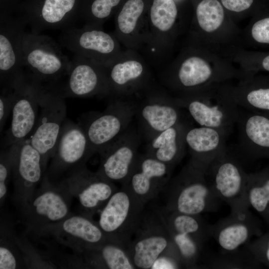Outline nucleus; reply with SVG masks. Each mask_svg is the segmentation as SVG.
<instances>
[{
	"label": "nucleus",
	"mask_w": 269,
	"mask_h": 269,
	"mask_svg": "<svg viewBox=\"0 0 269 269\" xmlns=\"http://www.w3.org/2000/svg\"><path fill=\"white\" fill-rule=\"evenodd\" d=\"M196 16L200 27L207 32H212L222 24L224 9L218 0H202L197 7Z\"/></svg>",
	"instance_id": "30"
},
{
	"label": "nucleus",
	"mask_w": 269,
	"mask_h": 269,
	"mask_svg": "<svg viewBox=\"0 0 269 269\" xmlns=\"http://www.w3.org/2000/svg\"><path fill=\"white\" fill-rule=\"evenodd\" d=\"M177 248L183 267H196L203 243L211 233L200 215L169 211L163 207L155 209Z\"/></svg>",
	"instance_id": "8"
},
{
	"label": "nucleus",
	"mask_w": 269,
	"mask_h": 269,
	"mask_svg": "<svg viewBox=\"0 0 269 269\" xmlns=\"http://www.w3.org/2000/svg\"><path fill=\"white\" fill-rule=\"evenodd\" d=\"M205 174L217 197L228 203L232 209L248 207L245 198L247 173L227 148L212 162Z\"/></svg>",
	"instance_id": "11"
},
{
	"label": "nucleus",
	"mask_w": 269,
	"mask_h": 269,
	"mask_svg": "<svg viewBox=\"0 0 269 269\" xmlns=\"http://www.w3.org/2000/svg\"><path fill=\"white\" fill-rule=\"evenodd\" d=\"M82 255L86 267L93 269H135L121 245L108 241L99 247L85 251Z\"/></svg>",
	"instance_id": "26"
},
{
	"label": "nucleus",
	"mask_w": 269,
	"mask_h": 269,
	"mask_svg": "<svg viewBox=\"0 0 269 269\" xmlns=\"http://www.w3.org/2000/svg\"><path fill=\"white\" fill-rule=\"evenodd\" d=\"M223 6L227 9L241 12L248 9L254 0H221Z\"/></svg>",
	"instance_id": "39"
},
{
	"label": "nucleus",
	"mask_w": 269,
	"mask_h": 269,
	"mask_svg": "<svg viewBox=\"0 0 269 269\" xmlns=\"http://www.w3.org/2000/svg\"><path fill=\"white\" fill-rule=\"evenodd\" d=\"M144 8L142 0H128L124 5L117 18L120 30L125 33H131Z\"/></svg>",
	"instance_id": "33"
},
{
	"label": "nucleus",
	"mask_w": 269,
	"mask_h": 269,
	"mask_svg": "<svg viewBox=\"0 0 269 269\" xmlns=\"http://www.w3.org/2000/svg\"><path fill=\"white\" fill-rule=\"evenodd\" d=\"M143 71L141 63L135 60H129L113 65L108 73H106L110 89L125 87L135 82L141 77Z\"/></svg>",
	"instance_id": "28"
},
{
	"label": "nucleus",
	"mask_w": 269,
	"mask_h": 269,
	"mask_svg": "<svg viewBox=\"0 0 269 269\" xmlns=\"http://www.w3.org/2000/svg\"><path fill=\"white\" fill-rule=\"evenodd\" d=\"M230 134L222 130L189 124L185 139L190 160L205 172L212 162L227 148L226 140Z\"/></svg>",
	"instance_id": "22"
},
{
	"label": "nucleus",
	"mask_w": 269,
	"mask_h": 269,
	"mask_svg": "<svg viewBox=\"0 0 269 269\" xmlns=\"http://www.w3.org/2000/svg\"><path fill=\"white\" fill-rule=\"evenodd\" d=\"M247 215V208L232 210L231 216L211 228L224 251L234 252L249 240L251 229Z\"/></svg>",
	"instance_id": "24"
},
{
	"label": "nucleus",
	"mask_w": 269,
	"mask_h": 269,
	"mask_svg": "<svg viewBox=\"0 0 269 269\" xmlns=\"http://www.w3.org/2000/svg\"><path fill=\"white\" fill-rule=\"evenodd\" d=\"M21 55L26 75L43 85H53L67 76L71 60L62 52L60 45L51 38L25 31L21 40Z\"/></svg>",
	"instance_id": "2"
},
{
	"label": "nucleus",
	"mask_w": 269,
	"mask_h": 269,
	"mask_svg": "<svg viewBox=\"0 0 269 269\" xmlns=\"http://www.w3.org/2000/svg\"><path fill=\"white\" fill-rule=\"evenodd\" d=\"M67 76L60 91L65 98L88 97L110 91L106 71L83 56L74 54Z\"/></svg>",
	"instance_id": "19"
},
{
	"label": "nucleus",
	"mask_w": 269,
	"mask_h": 269,
	"mask_svg": "<svg viewBox=\"0 0 269 269\" xmlns=\"http://www.w3.org/2000/svg\"><path fill=\"white\" fill-rule=\"evenodd\" d=\"M232 95L241 108L251 112L257 110L269 112V88H242Z\"/></svg>",
	"instance_id": "31"
},
{
	"label": "nucleus",
	"mask_w": 269,
	"mask_h": 269,
	"mask_svg": "<svg viewBox=\"0 0 269 269\" xmlns=\"http://www.w3.org/2000/svg\"><path fill=\"white\" fill-rule=\"evenodd\" d=\"M21 259L11 243L1 238L0 246V269H18L21 266Z\"/></svg>",
	"instance_id": "36"
},
{
	"label": "nucleus",
	"mask_w": 269,
	"mask_h": 269,
	"mask_svg": "<svg viewBox=\"0 0 269 269\" xmlns=\"http://www.w3.org/2000/svg\"><path fill=\"white\" fill-rule=\"evenodd\" d=\"M60 44L74 54L95 62L105 60L115 51V42L108 33L86 25L82 28L75 26L62 31Z\"/></svg>",
	"instance_id": "20"
},
{
	"label": "nucleus",
	"mask_w": 269,
	"mask_h": 269,
	"mask_svg": "<svg viewBox=\"0 0 269 269\" xmlns=\"http://www.w3.org/2000/svg\"><path fill=\"white\" fill-rule=\"evenodd\" d=\"M162 192L164 208L192 215L215 211L220 199L208 182L205 171L190 160L170 179Z\"/></svg>",
	"instance_id": "1"
},
{
	"label": "nucleus",
	"mask_w": 269,
	"mask_h": 269,
	"mask_svg": "<svg viewBox=\"0 0 269 269\" xmlns=\"http://www.w3.org/2000/svg\"><path fill=\"white\" fill-rule=\"evenodd\" d=\"M181 109L174 99L152 98L136 105L135 116L147 141L183 121Z\"/></svg>",
	"instance_id": "21"
},
{
	"label": "nucleus",
	"mask_w": 269,
	"mask_h": 269,
	"mask_svg": "<svg viewBox=\"0 0 269 269\" xmlns=\"http://www.w3.org/2000/svg\"><path fill=\"white\" fill-rule=\"evenodd\" d=\"M174 247L165 225L154 210L144 212L127 251L135 269H150L160 255Z\"/></svg>",
	"instance_id": "9"
},
{
	"label": "nucleus",
	"mask_w": 269,
	"mask_h": 269,
	"mask_svg": "<svg viewBox=\"0 0 269 269\" xmlns=\"http://www.w3.org/2000/svg\"><path fill=\"white\" fill-rule=\"evenodd\" d=\"M253 38L257 42L269 44V17L255 23L252 28Z\"/></svg>",
	"instance_id": "38"
},
{
	"label": "nucleus",
	"mask_w": 269,
	"mask_h": 269,
	"mask_svg": "<svg viewBox=\"0 0 269 269\" xmlns=\"http://www.w3.org/2000/svg\"><path fill=\"white\" fill-rule=\"evenodd\" d=\"M266 257L268 262L269 263V240L268 241L266 250Z\"/></svg>",
	"instance_id": "41"
},
{
	"label": "nucleus",
	"mask_w": 269,
	"mask_h": 269,
	"mask_svg": "<svg viewBox=\"0 0 269 269\" xmlns=\"http://www.w3.org/2000/svg\"><path fill=\"white\" fill-rule=\"evenodd\" d=\"M245 198L248 205L257 212L266 211L269 205V178L261 182L256 175L247 173Z\"/></svg>",
	"instance_id": "29"
},
{
	"label": "nucleus",
	"mask_w": 269,
	"mask_h": 269,
	"mask_svg": "<svg viewBox=\"0 0 269 269\" xmlns=\"http://www.w3.org/2000/svg\"><path fill=\"white\" fill-rule=\"evenodd\" d=\"M79 202L81 214L92 218L118 188L114 182L84 165L70 172L62 181Z\"/></svg>",
	"instance_id": "14"
},
{
	"label": "nucleus",
	"mask_w": 269,
	"mask_h": 269,
	"mask_svg": "<svg viewBox=\"0 0 269 269\" xmlns=\"http://www.w3.org/2000/svg\"><path fill=\"white\" fill-rule=\"evenodd\" d=\"M174 168L145 152L139 153L122 187L146 204L162 192L171 178Z\"/></svg>",
	"instance_id": "17"
},
{
	"label": "nucleus",
	"mask_w": 269,
	"mask_h": 269,
	"mask_svg": "<svg viewBox=\"0 0 269 269\" xmlns=\"http://www.w3.org/2000/svg\"><path fill=\"white\" fill-rule=\"evenodd\" d=\"M214 77L212 68L207 61L200 57L193 56L182 63L176 78L180 87L190 90L203 87L211 82Z\"/></svg>",
	"instance_id": "27"
},
{
	"label": "nucleus",
	"mask_w": 269,
	"mask_h": 269,
	"mask_svg": "<svg viewBox=\"0 0 269 269\" xmlns=\"http://www.w3.org/2000/svg\"><path fill=\"white\" fill-rule=\"evenodd\" d=\"M12 158L9 147L2 150L0 156V203H3L7 192V185L12 174Z\"/></svg>",
	"instance_id": "35"
},
{
	"label": "nucleus",
	"mask_w": 269,
	"mask_h": 269,
	"mask_svg": "<svg viewBox=\"0 0 269 269\" xmlns=\"http://www.w3.org/2000/svg\"><path fill=\"white\" fill-rule=\"evenodd\" d=\"M42 85L26 74L12 90L14 102L10 126L3 138L6 147L29 137L38 121L40 93Z\"/></svg>",
	"instance_id": "10"
},
{
	"label": "nucleus",
	"mask_w": 269,
	"mask_h": 269,
	"mask_svg": "<svg viewBox=\"0 0 269 269\" xmlns=\"http://www.w3.org/2000/svg\"><path fill=\"white\" fill-rule=\"evenodd\" d=\"M141 136L139 129L130 126L99 153L100 161L97 172L114 183L122 184L129 176L139 154Z\"/></svg>",
	"instance_id": "16"
},
{
	"label": "nucleus",
	"mask_w": 269,
	"mask_h": 269,
	"mask_svg": "<svg viewBox=\"0 0 269 269\" xmlns=\"http://www.w3.org/2000/svg\"><path fill=\"white\" fill-rule=\"evenodd\" d=\"M72 198L62 182L54 184L45 174L39 188L21 209L28 229L39 234L46 228L63 221L72 214Z\"/></svg>",
	"instance_id": "5"
},
{
	"label": "nucleus",
	"mask_w": 269,
	"mask_h": 269,
	"mask_svg": "<svg viewBox=\"0 0 269 269\" xmlns=\"http://www.w3.org/2000/svg\"><path fill=\"white\" fill-rule=\"evenodd\" d=\"M174 100L198 126L222 130L231 134L237 124L239 107L231 93L202 92Z\"/></svg>",
	"instance_id": "4"
},
{
	"label": "nucleus",
	"mask_w": 269,
	"mask_h": 269,
	"mask_svg": "<svg viewBox=\"0 0 269 269\" xmlns=\"http://www.w3.org/2000/svg\"><path fill=\"white\" fill-rule=\"evenodd\" d=\"M262 65L265 70L269 71V55L264 59Z\"/></svg>",
	"instance_id": "40"
},
{
	"label": "nucleus",
	"mask_w": 269,
	"mask_h": 269,
	"mask_svg": "<svg viewBox=\"0 0 269 269\" xmlns=\"http://www.w3.org/2000/svg\"><path fill=\"white\" fill-rule=\"evenodd\" d=\"M39 105L36 125L28 138L40 154L45 169L66 120L67 108L65 97L60 91L43 85L40 93Z\"/></svg>",
	"instance_id": "6"
},
{
	"label": "nucleus",
	"mask_w": 269,
	"mask_h": 269,
	"mask_svg": "<svg viewBox=\"0 0 269 269\" xmlns=\"http://www.w3.org/2000/svg\"><path fill=\"white\" fill-rule=\"evenodd\" d=\"M136 104L115 101L102 112L89 113L78 123L84 129L94 153H100L130 126Z\"/></svg>",
	"instance_id": "7"
},
{
	"label": "nucleus",
	"mask_w": 269,
	"mask_h": 269,
	"mask_svg": "<svg viewBox=\"0 0 269 269\" xmlns=\"http://www.w3.org/2000/svg\"><path fill=\"white\" fill-rule=\"evenodd\" d=\"M8 147L12 158L13 200L22 209L41 182L45 169L40 154L30 144L28 138Z\"/></svg>",
	"instance_id": "12"
},
{
	"label": "nucleus",
	"mask_w": 269,
	"mask_h": 269,
	"mask_svg": "<svg viewBox=\"0 0 269 269\" xmlns=\"http://www.w3.org/2000/svg\"><path fill=\"white\" fill-rule=\"evenodd\" d=\"M177 8L173 0H153L150 9V19L153 25L161 31L169 30L174 24Z\"/></svg>",
	"instance_id": "32"
},
{
	"label": "nucleus",
	"mask_w": 269,
	"mask_h": 269,
	"mask_svg": "<svg viewBox=\"0 0 269 269\" xmlns=\"http://www.w3.org/2000/svg\"><path fill=\"white\" fill-rule=\"evenodd\" d=\"M240 145L245 153L269 149V118L239 107L237 122Z\"/></svg>",
	"instance_id": "25"
},
{
	"label": "nucleus",
	"mask_w": 269,
	"mask_h": 269,
	"mask_svg": "<svg viewBox=\"0 0 269 269\" xmlns=\"http://www.w3.org/2000/svg\"><path fill=\"white\" fill-rule=\"evenodd\" d=\"M14 102L13 90L0 92V130H3L7 118L12 112Z\"/></svg>",
	"instance_id": "37"
},
{
	"label": "nucleus",
	"mask_w": 269,
	"mask_h": 269,
	"mask_svg": "<svg viewBox=\"0 0 269 269\" xmlns=\"http://www.w3.org/2000/svg\"><path fill=\"white\" fill-rule=\"evenodd\" d=\"M40 235H50L80 254L97 248L110 241L93 219L82 214H71L60 222L43 230Z\"/></svg>",
	"instance_id": "18"
},
{
	"label": "nucleus",
	"mask_w": 269,
	"mask_h": 269,
	"mask_svg": "<svg viewBox=\"0 0 269 269\" xmlns=\"http://www.w3.org/2000/svg\"><path fill=\"white\" fill-rule=\"evenodd\" d=\"M188 125L183 120L157 134L147 141L145 153L175 167L185 155V135Z\"/></svg>",
	"instance_id": "23"
},
{
	"label": "nucleus",
	"mask_w": 269,
	"mask_h": 269,
	"mask_svg": "<svg viewBox=\"0 0 269 269\" xmlns=\"http://www.w3.org/2000/svg\"><path fill=\"white\" fill-rule=\"evenodd\" d=\"M120 0H94L90 7L89 14L86 16L88 25L93 26L96 23L109 16L112 8L117 5Z\"/></svg>",
	"instance_id": "34"
},
{
	"label": "nucleus",
	"mask_w": 269,
	"mask_h": 269,
	"mask_svg": "<svg viewBox=\"0 0 269 269\" xmlns=\"http://www.w3.org/2000/svg\"><path fill=\"white\" fill-rule=\"evenodd\" d=\"M145 205L121 187L100 211L97 223L110 241L127 249L142 218Z\"/></svg>",
	"instance_id": "3"
},
{
	"label": "nucleus",
	"mask_w": 269,
	"mask_h": 269,
	"mask_svg": "<svg viewBox=\"0 0 269 269\" xmlns=\"http://www.w3.org/2000/svg\"><path fill=\"white\" fill-rule=\"evenodd\" d=\"M27 25L22 17H0V92L12 90L16 84L25 77L22 61L21 40Z\"/></svg>",
	"instance_id": "13"
},
{
	"label": "nucleus",
	"mask_w": 269,
	"mask_h": 269,
	"mask_svg": "<svg viewBox=\"0 0 269 269\" xmlns=\"http://www.w3.org/2000/svg\"><path fill=\"white\" fill-rule=\"evenodd\" d=\"M94 153L82 126L66 119L46 174L54 178L65 172H71L85 165Z\"/></svg>",
	"instance_id": "15"
}]
</instances>
